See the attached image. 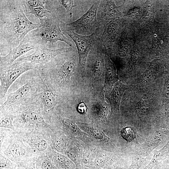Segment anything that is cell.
I'll use <instances>...</instances> for the list:
<instances>
[{
	"mask_svg": "<svg viewBox=\"0 0 169 169\" xmlns=\"http://www.w3.org/2000/svg\"><path fill=\"white\" fill-rule=\"evenodd\" d=\"M22 0L0 1V40L3 39L10 49L17 46L31 31L38 28L27 17Z\"/></svg>",
	"mask_w": 169,
	"mask_h": 169,
	"instance_id": "cell-1",
	"label": "cell"
},
{
	"mask_svg": "<svg viewBox=\"0 0 169 169\" xmlns=\"http://www.w3.org/2000/svg\"><path fill=\"white\" fill-rule=\"evenodd\" d=\"M40 77L37 70L26 74L16 80L18 86L14 91L7 93L5 101L0 105V109L13 110L21 105L32 102L38 98Z\"/></svg>",
	"mask_w": 169,
	"mask_h": 169,
	"instance_id": "cell-2",
	"label": "cell"
},
{
	"mask_svg": "<svg viewBox=\"0 0 169 169\" xmlns=\"http://www.w3.org/2000/svg\"><path fill=\"white\" fill-rule=\"evenodd\" d=\"M13 110L16 115L13 122L15 127L29 129L49 125L42 114L43 105L39 97L33 102L21 105Z\"/></svg>",
	"mask_w": 169,
	"mask_h": 169,
	"instance_id": "cell-3",
	"label": "cell"
},
{
	"mask_svg": "<svg viewBox=\"0 0 169 169\" xmlns=\"http://www.w3.org/2000/svg\"><path fill=\"white\" fill-rule=\"evenodd\" d=\"M100 0L95 1L89 10L79 19L67 23L60 21V26L63 33L72 31L79 35L88 36L103 26L97 20V13Z\"/></svg>",
	"mask_w": 169,
	"mask_h": 169,
	"instance_id": "cell-4",
	"label": "cell"
},
{
	"mask_svg": "<svg viewBox=\"0 0 169 169\" xmlns=\"http://www.w3.org/2000/svg\"><path fill=\"white\" fill-rule=\"evenodd\" d=\"M9 139L0 146L1 153L18 166L30 161L35 160L37 157L31 155L36 152L28 145L18 135L13 134Z\"/></svg>",
	"mask_w": 169,
	"mask_h": 169,
	"instance_id": "cell-5",
	"label": "cell"
},
{
	"mask_svg": "<svg viewBox=\"0 0 169 169\" xmlns=\"http://www.w3.org/2000/svg\"><path fill=\"white\" fill-rule=\"evenodd\" d=\"M103 26L88 36L79 35L72 31L65 32L74 42L77 48L79 62L77 71L82 76L86 74V65L88 54L94 45L100 40L103 31Z\"/></svg>",
	"mask_w": 169,
	"mask_h": 169,
	"instance_id": "cell-6",
	"label": "cell"
},
{
	"mask_svg": "<svg viewBox=\"0 0 169 169\" xmlns=\"http://www.w3.org/2000/svg\"><path fill=\"white\" fill-rule=\"evenodd\" d=\"M105 48L101 45L100 40L94 46L90 52L87 57L86 65V72L91 76L93 87L101 93L103 91L101 89L104 74H105Z\"/></svg>",
	"mask_w": 169,
	"mask_h": 169,
	"instance_id": "cell-7",
	"label": "cell"
},
{
	"mask_svg": "<svg viewBox=\"0 0 169 169\" xmlns=\"http://www.w3.org/2000/svg\"><path fill=\"white\" fill-rule=\"evenodd\" d=\"M38 67V64L30 62L20 60L15 61L8 66L0 67V103L17 79L26 72L36 70Z\"/></svg>",
	"mask_w": 169,
	"mask_h": 169,
	"instance_id": "cell-8",
	"label": "cell"
},
{
	"mask_svg": "<svg viewBox=\"0 0 169 169\" xmlns=\"http://www.w3.org/2000/svg\"><path fill=\"white\" fill-rule=\"evenodd\" d=\"M40 77L38 97L43 105L42 114L45 120L48 124L50 122L55 107L60 101V95Z\"/></svg>",
	"mask_w": 169,
	"mask_h": 169,
	"instance_id": "cell-9",
	"label": "cell"
},
{
	"mask_svg": "<svg viewBox=\"0 0 169 169\" xmlns=\"http://www.w3.org/2000/svg\"><path fill=\"white\" fill-rule=\"evenodd\" d=\"M72 48L63 47L57 49H51L45 46H39L35 49L34 52L32 54L19 58L15 61H26L37 64L44 65L49 62L58 55L69 51Z\"/></svg>",
	"mask_w": 169,
	"mask_h": 169,
	"instance_id": "cell-10",
	"label": "cell"
},
{
	"mask_svg": "<svg viewBox=\"0 0 169 169\" xmlns=\"http://www.w3.org/2000/svg\"><path fill=\"white\" fill-rule=\"evenodd\" d=\"M36 47L33 43L24 38L17 46L10 49L8 54L0 56V67L12 64L19 57Z\"/></svg>",
	"mask_w": 169,
	"mask_h": 169,
	"instance_id": "cell-11",
	"label": "cell"
},
{
	"mask_svg": "<svg viewBox=\"0 0 169 169\" xmlns=\"http://www.w3.org/2000/svg\"><path fill=\"white\" fill-rule=\"evenodd\" d=\"M45 19L49 29V42L52 45L58 41H61L65 42L70 47L74 48L71 40L64 35L60 28V20L55 13L52 12Z\"/></svg>",
	"mask_w": 169,
	"mask_h": 169,
	"instance_id": "cell-12",
	"label": "cell"
},
{
	"mask_svg": "<svg viewBox=\"0 0 169 169\" xmlns=\"http://www.w3.org/2000/svg\"><path fill=\"white\" fill-rule=\"evenodd\" d=\"M114 1L100 0L97 13V20L100 23L103 25L110 20L115 19L121 16V13Z\"/></svg>",
	"mask_w": 169,
	"mask_h": 169,
	"instance_id": "cell-13",
	"label": "cell"
},
{
	"mask_svg": "<svg viewBox=\"0 0 169 169\" xmlns=\"http://www.w3.org/2000/svg\"><path fill=\"white\" fill-rule=\"evenodd\" d=\"M129 86L119 80L114 84L111 91L105 94L106 98L109 101L112 114L116 116L119 115L120 106L122 97Z\"/></svg>",
	"mask_w": 169,
	"mask_h": 169,
	"instance_id": "cell-14",
	"label": "cell"
},
{
	"mask_svg": "<svg viewBox=\"0 0 169 169\" xmlns=\"http://www.w3.org/2000/svg\"><path fill=\"white\" fill-rule=\"evenodd\" d=\"M32 132L26 134V135L22 138L23 140L35 151L45 153L50 147L49 145V138L43 134L38 132Z\"/></svg>",
	"mask_w": 169,
	"mask_h": 169,
	"instance_id": "cell-15",
	"label": "cell"
},
{
	"mask_svg": "<svg viewBox=\"0 0 169 169\" xmlns=\"http://www.w3.org/2000/svg\"><path fill=\"white\" fill-rule=\"evenodd\" d=\"M105 59V79L103 89L105 93L106 94L111 91L114 84L119 79L114 64L106 53Z\"/></svg>",
	"mask_w": 169,
	"mask_h": 169,
	"instance_id": "cell-16",
	"label": "cell"
},
{
	"mask_svg": "<svg viewBox=\"0 0 169 169\" xmlns=\"http://www.w3.org/2000/svg\"><path fill=\"white\" fill-rule=\"evenodd\" d=\"M103 25L104 28L100 38V42L106 50L116 39L120 27L118 23L113 21L108 22Z\"/></svg>",
	"mask_w": 169,
	"mask_h": 169,
	"instance_id": "cell-17",
	"label": "cell"
},
{
	"mask_svg": "<svg viewBox=\"0 0 169 169\" xmlns=\"http://www.w3.org/2000/svg\"><path fill=\"white\" fill-rule=\"evenodd\" d=\"M161 134L160 131L155 132L147 138L142 144H139L137 156L146 157L160 143Z\"/></svg>",
	"mask_w": 169,
	"mask_h": 169,
	"instance_id": "cell-18",
	"label": "cell"
},
{
	"mask_svg": "<svg viewBox=\"0 0 169 169\" xmlns=\"http://www.w3.org/2000/svg\"><path fill=\"white\" fill-rule=\"evenodd\" d=\"M58 169H74V164L65 156L58 153H52L49 148L46 153Z\"/></svg>",
	"mask_w": 169,
	"mask_h": 169,
	"instance_id": "cell-19",
	"label": "cell"
},
{
	"mask_svg": "<svg viewBox=\"0 0 169 169\" xmlns=\"http://www.w3.org/2000/svg\"><path fill=\"white\" fill-rule=\"evenodd\" d=\"M16 118V114L13 110L0 109V128H8L15 131L13 122Z\"/></svg>",
	"mask_w": 169,
	"mask_h": 169,
	"instance_id": "cell-20",
	"label": "cell"
},
{
	"mask_svg": "<svg viewBox=\"0 0 169 169\" xmlns=\"http://www.w3.org/2000/svg\"><path fill=\"white\" fill-rule=\"evenodd\" d=\"M169 153V141L162 149L155 150L153 157L150 163L144 169H152L154 166L159 164L160 162L165 159Z\"/></svg>",
	"mask_w": 169,
	"mask_h": 169,
	"instance_id": "cell-21",
	"label": "cell"
},
{
	"mask_svg": "<svg viewBox=\"0 0 169 169\" xmlns=\"http://www.w3.org/2000/svg\"><path fill=\"white\" fill-rule=\"evenodd\" d=\"M36 169H58L45 153L38 155L35 160Z\"/></svg>",
	"mask_w": 169,
	"mask_h": 169,
	"instance_id": "cell-22",
	"label": "cell"
},
{
	"mask_svg": "<svg viewBox=\"0 0 169 169\" xmlns=\"http://www.w3.org/2000/svg\"><path fill=\"white\" fill-rule=\"evenodd\" d=\"M105 94L104 91L100 95L99 100L96 102L94 105V108L96 109L100 115V116L103 120L106 119L107 116L109 112V105L104 99Z\"/></svg>",
	"mask_w": 169,
	"mask_h": 169,
	"instance_id": "cell-23",
	"label": "cell"
},
{
	"mask_svg": "<svg viewBox=\"0 0 169 169\" xmlns=\"http://www.w3.org/2000/svg\"><path fill=\"white\" fill-rule=\"evenodd\" d=\"M24 7L27 13L33 14L39 19L47 17L52 12L47 10L44 7L32 8L28 6H24Z\"/></svg>",
	"mask_w": 169,
	"mask_h": 169,
	"instance_id": "cell-24",
	"label": "cell"
},
{
	"mask_svg": "<svg viewBox=\"0 0 169 169\" xmlns=\"http://www.w3.org/2000/svg\"><path fill=\"white\" fill-rule=\"evenodd\" d=\"M120 134L122 137L128 142L134 140L136 136L135 129L131 126H127L122 128Z\"/></svg>",
	"mask_w": 169,
	"mask_h": 169,
	"instance_id": "cell-25",
	"label": "cell"
},
{
	"mask_svg": "<svg viewBox=\"0 0 169 169\" xmlns=\"http://www.w3.org/2000/svg\"><path fill=\"white\" fill-rule=\"evenodd\" d=\"M19 166L0 153V169H15Z\"/></svg>",
	"mask_w": 169,
	"mask_h": 169,
	"instance_id": "cell-26",
	"label": "cell"
},
{
	"mask_svg": "<svg viewBox=\"0 0 169 169\" xmlns=\"http://www.w3.org/2000/svg\"><path fill=\"white\" fill-rule=\"evenodd\" d=\"M118 43L116 54L121 58H125L128 50V44L123 40H119Z\"/></svg>",
	"mask_w": 169,
	"mask_h": 169,
	"instance_id": "cell-27",
	"label": "cell"
},
{
	"mask_svg": "<svg viewBox=\"0 0 169 169\" xmlns=\"http://www.w3.org/2000/svg\"><path fill=\"white\" fill-rule=\"evenodd\" d=\"M23 6H28L32 8L44 7L46 0H22Z\"/></svg>",
	"mask_w": 169,
	"mask_h": 169,
	"instance_id": "cell-28",
	"label": "cell"
},
{
	"mask_svg": "<svg viewBox=\"0 0 169 169\" xmlns=\"http://www.w3.org/2000/svg\"><path fill=\"white\" fill-rule=\"evenodd\" d=\"M60 2L62 6L66 9L69 13L70 17L72 18L73 14V8L76 5L74 3V0H60Z\"/></svg>",
	"mask_w": 169,
	"mask_h": 169,
	"instance_id": "cell-29",
	"label": "cell"
},
{
	"mask_svg": "<svg viewBox=\"0 0 169 169\" xmlns=\"http://www.w3.org/2000/svg\"><path fill=\"white\" fill-rule=\"evenodd\" d=\"M163 92V104L169 102V78L166 77Z\"/></svg>",
	"mask_w": 169,
	"mask_h": 169,
	"instance_id": "cell-30",
	"label": "cell"
},
{
	"mask_svg": "<svg viewBox=\"0 0 169 169\" xmlns=\"http://www.w3.org/2000/svg\"><path fill=\"white\" fill-rule=\"evenodd\" d=\"M145 157L137 156L132 161L131 165L127 169H139L146 161Z\"/></svg>",
	"mask_w": 169,
	"mask_h": 169,
	"instance_id": "cell-31",
	"label": "cell"
},
{
	"mask_svg": "<svg viewBox=\"0 0 169 169\" xmlns=\"http://www.w3.org/2000/svg\"><path fill=\"white\" fill-rule=\"evenodd\" d=\"M51 143L52 146L55 149L59 151L62 150L64 144L62 141L60 139L56 137H54Z\"/></svg>",
	"mask_w": 169,
	"mask_h": 169,
	"instance_id": "cell-32",
	"label": "cell"
},
{
	"mask_svg": "<svg viewBox=\"0 0 169 169\" xmlns=\"http://www.w3.org/2000/svg\"><path fill=\"white\" fill-rule=\"evenodd\" d=\"M15 169H36L35 160L30 161L21 165Z\"/></svg>",
	"mask_w": 169,
	"mask_h": 169,
	"instance_id": "cell-33",
	"label": "cell"
},
{
	"mask_svg": "<svg viewBox=\"0 0 169 169\" xmlns=\"http://www.w3.org/2000/svg\"><path fill=\"white\" fill-rule=\"evenodd\" d=\"M139 56V53L137 50H134L132 52L130 58V61L132 65H135L136 64Z\"/></svg>",
	"mask_w": 169,
	"mask_h": 169,
	"instance_id": "cell-34",
	"label": "cell"
},
{
	"mask_svg": "<svg viewBox=\"0 0 169 169\" xmlns=\"http://www.w3.org/2000/svg\"><path fill=\"white\" fill-rule=\"evenodd\" d=\"M77 109L80 113L85 114L86 112L87 107L84 103L81 102L78 105Z\"/></svg>",
	"mask_w": 169,
	"mask_h": 169,
	"instance_id": "cell-35",
	"label": "cell"
},
{
	"mask_svg": "<svg viewBox=\"0 0 169 169\" xmlns=\"http://www.w3.org/2000/svg\"><path fill=\"white\" fill-rule=\"evenodd\" d=\"M140 8L137 7H134L129 11L127 13V14L131 17H135L138 14V12L139 11Z\"/></svg>",
	"mask_w": 169,
	"mask_h": 169,
	"instance_id": "cell-36",
	"label": "cell"
}]
</instances>
